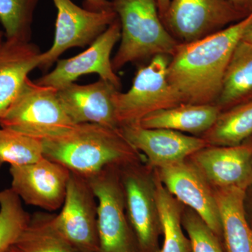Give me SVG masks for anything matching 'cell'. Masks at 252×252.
Masks as SVG:
<instances>
[{"instance_id":"cell-1","label":"cell","mask_w":252,"mask_h":252,"mask_svg":"<svg viewBox=\"0 0 252 252\" xmlns=\"http://www.w3.org/2000/svg\"><path fill=\"white\" fill-rule=\"evenodd\" d=\"M252 16L198 41L179 44L167 79L183 103L216 104L228 63Z\"/></svg>"},{"instance_id":"cell-2","label":"cell","mask_w":252,"mask_h":252,"mask_svg":"<svg viewBox=\"0 0 252 252\" xmlns=\"http://www.w3.org/2000/svg\"><path fill=\"white\" fill-rule=\"evenodd\" d=\"M41 142L44 157L85 178L107 167L137 161L140 157L120 130L91 123L75 124Z\"/></svg>"},{"instance_id":"cell-3","label":"cell","mask_w":252,"mask_h":252,"mask_svg":"<svg viewBox=\"0 0 252 252\" xmlns=\"http://www.w3.org/2000/svg\"><path fill=\"white\" fill-rule=\"evenodd\" d=\"M111 3L121 24L120 46L112 59L114 72L128 63L175 54L180 43L164 26L157 0H112Z\"/></svg>"},{"instance_id":"cell-4","label":"cell","mask_w":252,"mask_h":252,"mask_svg":"<svg viewBox=\"0 0 252 252\" xmlns=\"http://www.w3.org/2000/svg\"><path fill=\"white\" fill-rule=\"evenodd\" d=\"M74 125L60 102L58 90L29 77L0 117V127L41 141L61 135Z\"/></svg>"},{"instance_id":"cell-5","label":"cell","mask_w":252,"mask_h":252,"mask_svg":"<svg viewBox=\"0 0 252 252\" xmlns=\"http://www.w3.org/2000/svg\"><path fill=\"white\" fill-rule=\"evenodd\" d=\"M171 57L158 55L139 68L127 92L115 96L118 122L123 126L138 124L151 113L183 104L180 94L167 79Z\"/></svg>"},{"instance_id":"cell-6","label":"cell","mask_w":252,"mask_h":252,"mask_svg":"<svg viewBox=\"0 0 252 252\" xmlns=\"http://www.w3.org/2000/svg\"><path fill=\"white\" fill-rule=\"evenodd\" d=\"M117 165L88 177L97 201L100 252H138L126 214L125 198Z\"/></svg>"},{"instance_id":"cell-7","label":"cell","mask_w":252,"mask_h":252,"mask_svg":"<svg viewBox=\"0 0 252 252\" xmlns=\"http://www.w3.org/2000/svg\"><path fill=\"white\" fill-rule=\"evenodd\" d=\"M126 214L138 252H156L161 231L154 177L138 160L119 167Z\"/></svg>"},{"instance_id":"cell-8","label":"cell","mask_w":252,"mask_h":252,"mask_svg":"<svg viewBox=\"0 0 252 252\" xmlns=\"http://www.w3.org/2000/svg\"><path fill=\"white\" fill-rule=\"evenodd\" d=\"M245 17L227 0H170L162 21L176 40L187 44L211 35Z\"/></svg>"},{"instance_id":"cell-9","label":"cell","mask_w":252,"mask_h":252,"mask_svg":"<svg viewBox=\"0 0 252 252\" xmlns=\"http://www.w3.org/2000/svg\"><path fill=\"white\" fill-rule=\"evenodd\" d=\"M57 9L54 40L41 55L39 67L47 70L60 56L74 47L92 44L117 18L112 9L94 11L81 8L72 0H53Z\"/></svg>"},{"instance_id":"cell-10","label":"cell","mask_w":252,"mask_h":252,"mask_svg":"<svg viewBox=\"0 0 252 252\" xmlns=\"http://www.w3.org/2000/svg\"><path fill=\"white\" fill-rule=\"evenodd\" d=\"M53 223L81 252H100L97 201L87 179L71 172L64 203Z\"/></svg>"},{"instance_id":"cell-11","label":"cell","mask_w":252,"mask_h":252,"mask_svg":"<svg viewBox=\"0 0 252 252\" xmlns=\"http://www.w3.org/2000/svg\"><path fill=\"white\" fill-rule=\"evenodd\" d=\"M120 39L121 24L117 17L87 49L70 59L59 60L52 71L34 81L59 90L74 83L81 76L97 74L120 90V78L114 72L111 59L112 50Z\"/></svg>"},{"instance_id":"cell-12","label":"cell","mask_w":252,"mask_h":252,"mask_svg":"<svg viewBox=\"0 0 252 252\" xmlns=\"http://www.w3.org/2000/svg\"><path fill=\"white\" fill-rule=\"evenodd\" d=\"M11 189L27 205L54 212L62 207L71 172L43 157L23 165H11Z\"/></svg>"},{"instance_id":"cell-13","label":"cell","mask_w":252,"mask_h":252,"mask_svg":"<svg viewBox=\"0 0 252 252\" xmlns=\"http://www.w3.org/2000/svg\"><path fill=\"white\" fill-rule=\"evenodd\" d=\"M156 175L182 205L195 212L220 240L221 220L215 191L190 160L157 168Z\"/></svg>"},{"instance_id":"cell-14","label":"cell","mask_w":252,"mask_h":252,"mask_svg":"<svg viewBox=\"0 0 252 252\" xmlns=\"http://www.w3.org/2000/svg\"><path fill=\"white\" fill-rule=\"evenodd\" d=\"M252 142L238 146H207L189 158L213 189L252 185Z\"/></svg>"},{"instance_id":"cell-15","label":"cell","mask_w":252,"mask_h":252,"mask_svg":"<svg viewBox=\"0 0 252 252\" xmlns=\"http://www.w3.org/2000/svg\"><path fill=\"white\" fill-rule=\"evenodd\" d=\"M121 133L138 152L147 158L151 166L159 167L184 161L209 146L201 137L163 128H145L140 124L120 127Z\"/></svg>"},{"instance_id":"cell-16","label":"cell","mask_w":252,"mask_h":252,"mask_svg":"<svg viewBox=\"0 0 252 252\" xmlns=\"http://www.w3.org/2000/svg\"><path fill=\"white\" fill-rule=\"evenodd\" d=\"M119 91L112 83L99 79L86 85L72 83L58 90V97L74 124L91 123L119 130L115 103Z\"/></svg>"},{"instance_id":"cell-17","label":"cell","mask_w":252,"mask_h":252,"mask_svg":"<svg viewBox=\"0 0 252 252\" xmlns=\"http://www.w3.org/2000/svg\"><path fill=\"white\" fill-rule=\"evenodd\" d=\"M41 52L30 41L6 39L0 45V117L22 89L30 73L39 67Z\"/></svg>"},{"instance_id":"cell-18","label":"cell","mask_w":252,"mask_h":252,"mask_svg":"<svg viewBox=\"0 0 252 252\" xmlns=\"http://www.w3.org/2000/svg\"><path fill=\"white\" fill-rule=\"evenodd\" d=\"M221 112L215 104H181L143 118L138 124L145 128L169 129L183 133L203 135Z\"/></svg>"},{"instance_id":"cell-19","label":"cell","mask_w":252,"mask_h":252,"mask_svg":"<svg viewBox=\"0 0 252 252\" xmlns=\"http://www.w3.org/2000/svg\"><path fill=\"white\" fill-rule=\"evenodd\" d=\"M221 220L227 252H252V229L245 215V190L214 189Z\"/></svg>"},{"instance_id":"cell-20","label":"cell","mask_w":252,"mask_h":252,"mask_svg":"<svg viewBox=\"0 0 252 252\" xmlns=\"http://www.w3.org/2000/svg\"><path fill=\"white\" fill-rule=\"evenodd\" d=\"M252 99V44L240 40L225 70L216 104L220 111Z\"/></svg>"},{"instance_id":"cell-21","label":"cell","mask_w":252,"mask_h":252,"mask_svg":"<svg viewBox=\"0 0 252 252\" xmlns=\"http://www.w3.org/2000/svg\"><path fill=\"white\" fill-rule=\"evenodd\" d=\"M252 136V99L221 111L212 127L202 135L209 146L231 147Z\"/></svg>"},{"instance_id":"cell-22","label":"cell","mask_w":252,"mask_h":252,"mask_svg":"<svg viewBox=\"0 0 252 252\" xmlns=\"http://www.w3.org/2000/svg\"><path fill=\"white\" fill-rule=\"evenodd\" d=\"M156 198L163 243L160 252H190V243L182 225V204L162 185L155 175Z\"/></svg>"},{"instance_id":"cell-23","label":"cell","mask_w":252,"mask_h":252,"mask_svg":"<svg viewBox=\"0 0 252 252\" xmlns=\"http://www.w3.org/2000/svg\"><path fill=\"white\" fill-rule=\"evenodd\" d=\"M54 215L36 213L15 243L21 252H81L53 223Z\"/></svg>"},{"instance_id":"cell-24","label":"cell","mask_w":252,"mask_h":252,"mask_svg":"<svg viewBox=\"0 0 252 252\" xmlns=\"http://www.w3.org/2000/svg\"><path fill=\"white\" fill-rule=\"evenodd\" d=\"M31 217L12 189L0 191V252L15 245Z\"/></svg>"},{"instance_id":"cell-25","label":"cell","mask_w":252,"mask_h":252,"mask_svg":"<svg viewBox=\"0 0 252 252\" xmlns=\"http://www.w3.org/2000/svg\"><path fill=\"white\" fill-rule=\"evenodd\" d=\"M43 157L40 140L0 127V168L5 163L28 165Z\"/></svg>"},{"instance_id":"cell-26","label":"cell","mask_w":252,"mask_h":252,"mask_svg":"<svg viewBox=\"0 0 252 252\" xmlns=\"http://www.w3.org/2000/svg\"><path fill=\"white\" fill-rule=\"evenodd\" d=\"M39 0H0V23L6 39L30 41Z\"/></svg>"},{"instance_id":"cell-27","label":"cell","mask_w":252,"mask_h":252,"mask_svg":"<svg viewBox=\"0 0 252 252\" xmlns=\"http://www.w3.org/2000/svg\"><path fill=\"white\" fill-rule=\"evenodd\" d=\"M182 225L190 240V252H223L221 240L190 208L182 212Z\"/></svg>"},{"instance_id":"cell-28","label":"cell","mask_w":252,"mask_h":252,"mask_svg":"<svg viewBox=\"0 0 252 252\" xmlns=\"http://www.w3.org/2000/svg\"><path fill=\"white\" fill-rule=\"evenodd\" d=\"M84 8L94 11L112 9V3L109 0H84Z\"/></svg>"},{"instance_id":"cell-29","label":"cell","mask_w":252,"mask_h":252,"mask_svg":"<svg viewBox=\"0 0 252 252\" xmlns=\"http://www.w3.org/2000/svg\"><path fill=\"white\" fill-rule=\"evenodd\" d=\"M235 9L248 16L252 14V0H227Z\"/></svg>"},{"instance_id":"cell-30","label":"cell","mask_w":252,"mask_h":252,"mask_svg":"<svg viewBox=\"0 0 252 252\" xmlns=\"http://www.w3.org/2000/svg\"><path fill=\"white\" fill-rule=\"evenodd\" d=\"M244 207L247 220L252 229V185L245 190Z\"/></svg>"},{"instance_id":"cell-31","label":"cell","mask_w":252,"mask_h":252,"mask_svg":"<svg viewBox=\"0 0 252 252\" xmlns=\"http://www.w3.org/2000/svg\"><path fill=\"white\" fill-rule=\"evenodd\" d=\"M242 40L245 42L250 43L252 44V16L248 26H247L246 29L244 32L243 38Z\"/></svg>"},{"instance_id":"cell-32","label":"cell","mask_w":252,"mask_h":252,"mask_svg":"<svg viewBox=\"0 0 252 252\" xmlns=\"http://www.w3.org/2000/svg\"><path fill=\"white\" fill-rule=\"evenodd\" d=\"M170 0H157L158 6L159 13L160 17H163L164 15L166 13L167 8L170 4Z\"/></svg>"},{"instance_id":"cell-33","label":"cell","mask_w":252,"mask_h":252,"mask_svg":"<svg viewBox=\"0 0 252 252\" xmlns=\"http://www.w3.org/2000/svg\"><path fill=\"white\" fill-rule=\"evenodd\" d=\"M4 252H21L15 245L10 247L7 250H5Z\"/></svg>"},{"instance_id":"cell-34","label":"cell","mask_w":252,"mask_h":252,"mask_svg":"<svg viewBox=\"0 0 252 252\" xmlns=\"http://www.w3.org/2000/svg\"><path fill=\"white\" fill-rule=\"evenodd\" d=\"M4 36V33L2 31H0V45H1V43L3 42V36Z\"/></svg>"},{"instance_id":"cell-35","label":"cell","mask_w":252,"mask_h":252,"mask_svg":"<svg viewBox=\"0 0 252 252\" xmlns=\"http://www.w3.org/2000/svg\"></svg>"}]
</instances>
